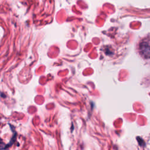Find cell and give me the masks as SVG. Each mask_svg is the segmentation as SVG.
I'll return each mask as SVG.
<instances>
[{
    "label": "cell",
    "instance_id": "obj_1",
    "mask_svg": "<svg viewBox=\"0 0 150 150\" xmlns=\"http://www.w3.org/2000/svg\"><path fill=\"white\" fill-rule=\"evenodd\" d=\"M139 51L141 56L145 59H150V45L146 42H143L140 45Z\"/></svg>",
    "mask_w": 150,
    "mask_h": 150
}]
</instances>
